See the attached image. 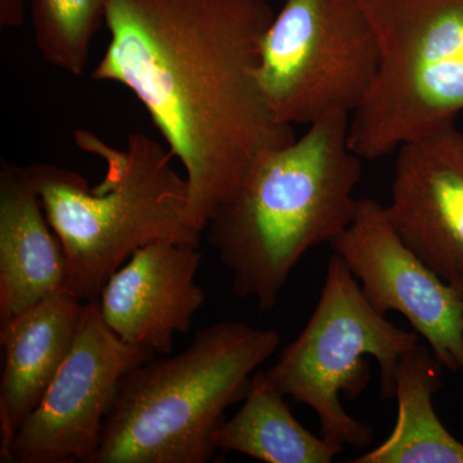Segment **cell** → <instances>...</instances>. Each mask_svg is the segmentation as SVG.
<instances>
[{
    "label": "cell",
    "mask_w": 463,
    "mask_h": 463,
    "mask_svg": "<svg viewBox=\"0 0 463 463\" xmlns=\"http://www.w3.org/2000/svg\"><path fill=\"white\" fill-rule=\"evenodd\" d=\"M380 47L350 148L377 160L463 111V0H361Z\"/></svg>",
    "instance_id": "5"
},
{
    "label": "cell",
    "mask_w": 463,
    "mask_h": 463,
    "mask_svg": "<svg viewBox=\"0 0 463 463\" xmlns=\"http://www.w3.org/2000/svg\"><path fill=\"white\" fill-rule=\"evenodd\" d=\"M190 243L156 241L128 259L100 291V316L129 345L167 355L205 303L196 274L203 254Z\"/></svg>",
    "instance_id": "11"
},
{
    "label": "cell",
    "mask_w": 463,
    "mask_h": 463,
    "mask_svg": "<svg viewBox=\"0 0 463 463\" xmlns=\"http://www.w3.org/2000/svg\"><path fill=\"white\" fill-rule=\"evenodd\" d=\"M274 14L267 0H109L108 50L91 72L147 109L188 183V218L205 232L255 160L295 139L258 81Z\"/></svg>",
    "instance_id": "1"
},
{
    "label": "cell",
    "mask_w": 463,
    "mask_h": 463,
    "mask_svg": "<svg viewBox=\"0 0 463 463\" xmlns=\"http://www.w3.org/2000/svg\"><path fill=\"white\" fill-rule=\"evenodd\" d=\"M379 67L361 0H285L261 41L258 81L279 123L309 127L354 114Z\"/></svg>",
    "instance_id": "7"
},
{
    "label": "cell",
    "mask_w": 463,
    "mask_h": 463,
    "mask_svg": "<svg viewBox=\"0 0 463 463\" xmlns=\"http://www.w3.org/2000/svg\"><path fill=\"white\" fill-rule=\"evenodd\" d=\"M23 21V0H0V26L18 27Z\"/></svg>",
    "instance_id": "17"
},
{
    "label": "cell",
    "mask_w": 463,
    "mask_h": 463,
    "mask_svg": "<svg viewBox=\"0 0 463 463\" xmlns=\"http://www.w3.org/2000/svg\"><path fill=\"white\" fill-rule=\"evenodd\" d=\"M397 151L390 223L463 298V133L446 124Z\"/></svg>",
    "instance_id": "10"
},
{
    "label": "cell",
    "mask_w": 463,
    "mask_h": 463,
    "mask_svg": "<svg viewBox=\"0 0 463 463\" xmlns=\"http://www.w3.org/2000/svg\"><path fill=\"white\" fill-rule=\"evenodd\" d=\"M265 373L252 374L242 407L215 432L216 449L267 463H330L343 444L316 437L295 419Z\"/></svg>",
    "instance_id": "15"
},
{
    "label": "cell",
    "mask_w": 463,
    "mask_h": 463,
    "mask_svg": "<svg viewBox=\"0 0 463 463\" xmlns=\"http://www.w3.org/2000/svg\"><path fill=\"white\" fill-rule=\"evenodd\" d=\"M152 356L118 339L103 321L99 300L87 301L65 364L11 443L0 450V461L93 462L121 377Z\"/></svg>",
    "instance_id": "8"
},
{
    "label": "cell",
    "mask_w": 463,
    "mask_h": 463,
    "mask_svg": "<svg viewBox=\"0 0 463 463\" xmlns=\"http://www.w3.org/2000/svg\"><path fill=\"white\" fill-rule=\"evenodd\" d=\"M76 146L105 161L100 184L53 164L25 167L52 230L62 243L67 289L83 301L99 300L103 286L137 250L156 242L200 246L188 218V183L172 165L173 154L143 133L118 149L88 130Z\"/></svg>",
    "instance_id": "3"
},
{
    "label": "cell",
    "mask_w": 463,
    "mask_h": 463,
    "mask_svg": "<svg viewBox=\"0 0 463 463\" xmlns=\"http://www.w3.org/2000/svg\"><path fill=\"white\" fill-rule=\"evenodd\" d=\"M430 347L417 344L401 356L395 373L398 419L381 446L352 463H463V443L453 437L435 412L440 371Z\"/></svg>",
    "instance_id": "14"
},
{
    "label": "cell",
    "mask_w": 463,
    "mask_h": 463,
    "mask_svg": "<svg viewBox=\"0 0 463 463\" xmlns=\"http://www.w3.org/2000/svg\"><path fill=\"white\" fill-rule=\"evenodd\" d=\"M279 343L272 328L223 321L178 354L136 365L118 383L91 463L210 461L225 411L245 399Z\"/></svg>",
    "instance_id": "4"
},
{
    "label": "cell",
    "mask_w": 463,
    "mask_h": 463,
    "mask_svg": "<svg viewBox=\"0 0 463 463\" xmlns=\"http://www.w3.org/2000/svg\"><path fill=\"white\" fill-rule=\"evenodd\" d=\"M85 303L69 289H61L0 326L5 349L0 450L8 447L65 364L80 328Z\"/></svg>",
    "instance_id": "12"
},
{
    "label": "cell",
    "mask_w": 463,
    "mask_h": 463,
    "mask_svg": "<svg viewBox=\"0 0 463 463\" xmlns=\"http://www.w3.org/2000/svg\"><path fill=\"white\" fill-rule=\"evenodd\" d=\"M420 337L377 312L343 259L334 254L315 312L265 374L285 397L315 411L321 437L365 448L373 443V430L346 412L341 397L354 399L367 388L365 358L373 356L380 367L381 395L395 398L401 356L416 346Z\"/></svg>",
    "instance_id": "6"
},
{
    "label": "cell",
    "mask_w": 463,
    "mask_h": 463,
    "mask_svg": "<svg viewBox=\"0 0 463 463\" xmlns=\"http://www.w3.org/2000/svg\"><path fill=\"white\" fill-rule=\"evenodd\" d=\"M62 243L52 230L25 167H0V323L67 288Z\"/></svg>",
    "instance_id": "13"
},
{
    "label": "cell",
    "mask_w": 463,
    "mask_h": 463,
    "mask_svg": "<svg viewBox=\"0 0 463 463\" xmlns=\"http://www.w3.org/2000/svg\"><path fill=\"white\" fill-rule=\"evenodd\" d=\"M350 118L332 115L263 152L207 224V242L232 273L233 294L257 301L260 312L276 307L310 249L331 243L354 219L362 158L350 148Z\"/></svg>",
    "instance_id": "2"
},
{
    "label": "cell",
    "mask_w": 463,
    "mask_h": 463,
    "mask_svg": "<svg viewBox=\"0 0 463 463\" xmlns=\"http://www.w3.org/2000/svg\"><path fill=\"white\" fill-rule=\"evenodd\" d=\"M330 246L377 312L403 316L439 364L463 376V298L405 245L385 206L359 199L352 224Z\"/></svg>",
    "instance_id": "9"
},
{
    "label": "cell",
    "mask_w": 463,
    "mask_h": 463,
    "mask_svg": "<svg viewBox=\"0 0 463 463\" xmlns=\"http://www.w3.org/2000/svg\"><path fill=\"white\" fill-rule=\"evenodd\" d=\"M109 0H33V38L50 65L81 75L91 41L106 24Z\"/></svg>",
    "instance_id": "16"
}]
</instances>
